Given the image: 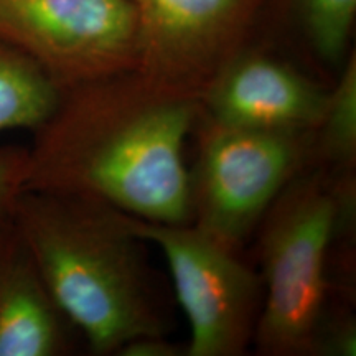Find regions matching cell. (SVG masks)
Masks as SVG:
<instances>
[{
	"instance_id": "6da1fadb",
	"label": "cell",
	"mask_w": 356,
	"mask_h": 356,
	"mask_svg": "<svg viewBox=\"0 0 356 356\" xmlns=\"http://www.w3.org/2000/svg\"><path fill=\"white\" fill-rule=\"evenodd\" d=\"M200 115L202 101L155 86L137 70L60 89L26 149L24 190L188 225L185 140Z\"/></svg>"
},
{
	"instance_id": "7a4b0ae2",
	"label": "cell",
	"mask_w": 356,
	"mask_h": 356,
	"mask_svg": "<svg viewBox=\"0 0 356 356\" xmlns=\"http://www.w3.org/2000/svg\"><path fill=\"white\" fill-rule=\"evenodd\" d=\"M12 221L56 305L95 355L163 337L139 254L121 213L91 200L24 190Z\"/></svg>"
},
{
	"instance_id": "3957f363",
	"label": "cell",
	"mask_w": 356,
	"mask_h": 356,
	"mask_svg": "<svg viewBox=\"0 0 356 356\" xmlns=\"http://www.w3.org/2000/svg\"><path fill=\"white\" fill-rule=\"evenodd\" d=\"M323 172L297 175L262 218V302L254 340L262 353H312L323 322L327 259L350 203Z\"/></svg>"
},
{
	"instance_id": "277c9868",
	"label": "cell",
	"mask_w": 356,
	"mask_h": 356,
	"mask_svg": "<svg viewBox=\"0 0 356 356\" xmlns=\"http://www.w3.org/2000/svg\"><path fill=\"white\" fill-rule=\"evenodd\" d=\"M309 139L310 134L256 131L204 118L190 170L191 225L238 251L300 173L310 155Z\"/></svg>"
},
{
	"instance_id": "5b68a950",
	"label": "cell",
	"mask_w": 356,
	"mask_h": 356,
	"mask_svg": "<svg viewBox=\"0 0 356 356\" xmlns=\"http://www.w3.org/2000/svg\"><path fill=\"white\" fill-rule=\"evenodd\" d=\"M121 213V211H119ZM126 228L163 252L190 325L188 356H238L254 340L262 280L236 251L191 222L147 221L121 213Z\"/></svg>"
},
{
	"instance_id": "8992f818",
	"label": "cell",
	"mask_w": 356,
	"mask_h": 356,
	"mask_svg": "<svg viewBox=\"0 0 356 356\" xmlns=\"http://www.w3.org/2000/svg\"><path fill=\"white\" fill-rule=\"evenodd\" d=\"M137 66L155 86L202 101L221 70L274 20L275 0H132Z\"/></svg>"
},
{
	"instance_id": "52a82bcc",
	"label": "cell",
	"mask_w": 356,
	"mask_h": 356,
	"mask_svg": "<svg viewBox=\"0 0 356 356\" xmlns=\"http://www.w3.org/2000/svg\"><path fill=\"white\" fill-rule=\"evenodd\" d=\"M0 38L63 89L136 70L139 20L132 0H0Z\"/></svg>"
},
{
	"instance_id": "ba28073f",
	"label": "cell",
	"mask_w": 356,
	"mask_h": 356,
	"mask_svg": "<svg viewBox=\"0 0 356 356\" xmlns=\"http://www.w3.org/2000/svg\"><path fill=\"white\" fill-rule=\"evenodd\" d=\"M330 89L320 86L264 44L262 33L215 78L202 113L226 126L312 134L322 121Z\"/></svg>"
},
{
	"instance_id": "9c48e42d",
	"label": "cell",
	"mask_w": 356,
	"mask_h": 356,
	"mask_svg": "<svg viewBox=\"0 0 356 356\" xmlns=\"http://www.w3.org/2000/svg\"><path fill=\"white\" fill-rule=\"evenodd\" d=\"M68 320L56 305L12 216L0 220V356H58Z\"/></svg>"
},
{
	"instance_id": "30bf717a",
	"label": "cell",
	"mask_w": 356,
	"mask_h": 356,
	"mask_svg": "<svg viewBox=\"0 0 356 356\" xmlns=\"http://www.w3.org/2000/svg\"><path fill=\"white\" fill-rule=\"evenodd\" d=\"M60 99L47 71L19 48L0 38V132L35 131Z\"/></svg>"
},
{
	"instance_id": "8fae6325",
	"label": "cell",
	"mask_w": 356,
	"mask_h": 356,
	"mask_svg": "<svg viewBox=\"0 0 356 356\" xmlns=\"http://www.w3.org/2000/svg\"><path fill=\"white\" fill-rule=\"evenodd\" d=\"M286 17L320 63L337 71L348 60L356 0H275L274 19Z\"/></svg>"
},
{
	"instance_id": "7c38bea8",
	"label": "cell",
	"mask_w": 356,
	"mask_h": 356,
	"mask_svg": "<svg viewBox=\"0 0 356 356\" xmlns=\"http://www.w3.org/2000/svg\"><path fill=\"white\" fill-rule=\"evenodd\" d=\"M310 154L335 167L353 168L356 157V58L355 51L338 71L323 118L310 134Z\"/></svg>"
},
{
	"instance_id": "4fadbf2b",
	"label": "cell",
	"mask_w": 356,
	"mask_h": 356,
	"mask_svg": "<svg viewBox=\"0 0 356 356\" xmlns=\"http://www.w3.org/2000/svg\"><path fill=\"white\" fill-rule=\"evenodd\" d=\"M26 173V149L2 147L0 149V220L12 213L13 203L24 191Z\"/></svg>"
},
{
	"instance_id": "5bb4252c",
	"label": "cell",
	"mask_w": 356,
	"mask_h": 356,
	"mask_svg": "<svg viewBox=\"0 0 356 356\" xmlns=\"http://www.w3.org/2000/svg\"><path fill=\"white\" fill-rule=\"evenodd\" d=\"M177 346L165 340V337H145L129 341L118 355L124 356H177Z\"/></svg>"
}]
</instances>
